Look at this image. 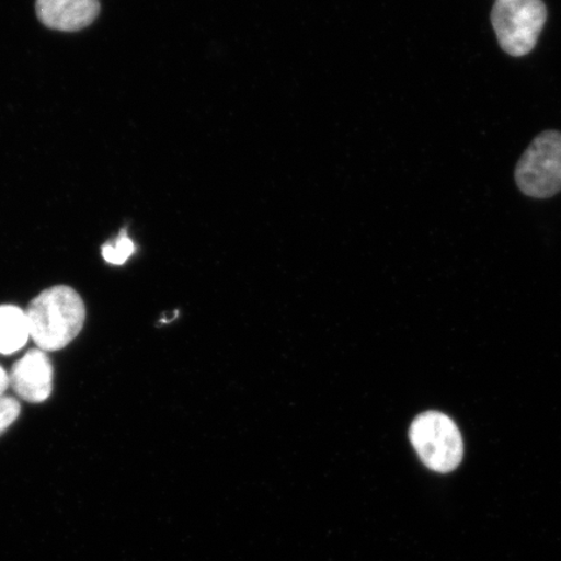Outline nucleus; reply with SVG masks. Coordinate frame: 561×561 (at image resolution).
<instances>
[{"label": "nucleus", "instance_id": "nucleus-2", "mask_svg": "<svg viewBox=\"0 0 561 561\" xmlns=\"http://www.w3.org/2000/svg\"><path fill=\"white\" fill-rule=\"evenodd\" d=\"M410 440L421 461L434 472H453L465 455L459 427L445 413H421L410 427Z\"/></svg>", "mask_w": 561, "mask_h": 561}, {"label": "nucleus", "instance_id": "nucleus-10", "mask_svg": "<svg viewBox=\"0 0 561 561\" xmlns=\"http://www.w3.org/2000/svg\"><path fill=\"white\" fill-rule=\"evenodd\" d=\"M10 388V375L0 367V397L4 396L7 389Z\"/></svg>", "mask_w": 561, "mask_h": 561}, {"label": "nucleus", "instance_id": "nucleus-8", "mask_svg": "<svg viewBox=\"0 0 561 561\" xmlns=\"http://www.w3.org/2000/svg\"><path fill=\"white\" fill-rule=\"evenodd\" d=\"M135 242L130 240L128 231L123 229L114 242L103 245L102 256L104 257V261L110 264L123 265L133 254H135Z\"/></svg>", "mask_w": 561, "mask_h": 561}, {"label": "nucleus", "instance_id": "nucleus-7", "mask_svg": "<svg viewBox=\"0 0 561 561\" xmlns=\"http://www.w3.org/2000/svg\"><path fill=\"white\" fill-rule=\"evenodd\" d=\"M30 339L26 312L16 306H0V354L18 353Z\"/></svg>", "mask_w": 561, "mask_h": 561}, {"label": "nucleus", "instance_id": "nucleus-3", "mask_svg": "<svg viewBox=\"0 0 561 561\" xmlns=\"http://www.w3.org/2000/svg\"><path fill=\"white\" fill-rule=\"evenodd\" d=\"M490 19L503 51L520 58L535 50L547 9L542 0H496Z\"/></svg>", "mask_w": 561, "mask_h": 561}, {"label": "nucleus", "instance_id": "nucleus-9", "mask_svg": "<svg viewBox=\"0 0 561 561\" xmlns=\"http://www.w3.org/2000/svg\"><path fill=\"white\" fill-rule=\"evenodd\" d=\"M21 407L15 398L0 397V436L10 430L20 415Z\"/></svg>", "mask_w": 561, "mask_h": 561}, {"label": "nucleus", "instance_id": "nucleus-5", "mask_svg": "<svg viewBox=\"0 0 561 561\" xmlns=\"http://www.w3.org/2000/svg\"><path fill=\"white\" fill-rule=\"evenodd\" d=\"M54 369L50 357L39 348L31 350L12 367L10 385L30 403L45 402L51 396Z\"/></svg>", "mask_w": 561, "mask_h": 561}, {"label": "nucleus", "instance_id": "nucleus-1", "mask_svg": "<svg viewBox=\"0 0 561 561\" xmlns=\"http://www.w3.org/2000/svg\"><path fill=\"white\" fill-rule=\"evenodd\" d=\"M25 312L32 340L45 353L68 346L80 334L87 319L83 300L68 286L42 291Z\"/></svg>", "mask_w": 561, "mask_h": 561}, {"label": "nucleus", "instance_id": "nucleus-6", "mask_svg": "<svg viewBox=\"0 0 561 561\" xmlns=\"http://www.w3.org/2000/svg\"><path fill=\"white\" fill-rule=\"evenodd\" d=\"M35 10L50 30L77 32L94 23L101 4L98 0H37Z\"/></svg>", "mask_w": 561, "mask_h": 561}, {"label": "nucleus", "instance_id": "nucleus-4", "mask_svg": "<svg viewBox=\"0 0 561 561\" xmlns=\"http://www.w3.org/2000/svg\"><path fill=\"white\" fill-rule=\"evenodd\" d=\"M516 184L531 198L545 199L561 192V133L543 131L518 160Z\"/></svg>", "mask_w": 561, "mask_h": 561}]
</instances>
